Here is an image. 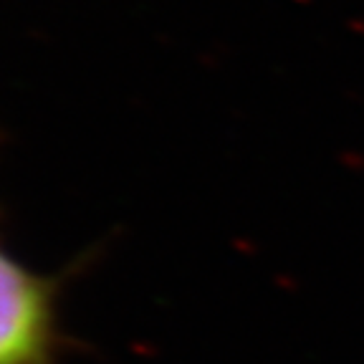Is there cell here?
Listing matches in <instances>:
<instances>
[{"label": "cell", "instance_id": "cell-1", "mask_svg": "<svg viewBox=\"0 0 364 364\" xmlns=\"http://www.w3.org/2000/svg\"><path fill=\"white\" fill-rule=\"evenodd\" d=\"M0 364H58L51 286L0 248Z\"/></svg>", "mask_w": 364, "mask_h": 364}]
</instances>
